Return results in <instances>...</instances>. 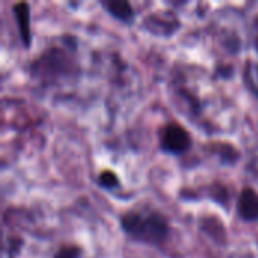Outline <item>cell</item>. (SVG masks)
Segmentation results:
<instances>
[{"label": "cell", "instance_id": "cell-9", "mask_svg": "<svg viewBox=\"0 0 258 258\" xmlns=\"http://www.w3.org/2000/svg\"><path fill=\"white\" fill-rule=\"evenodd\" d=\"M212 151L221 159L222 165H234L240 159L239 151L231 144H212Z\"/></svg>", "mask_w": 258, "mask_h": 258}, {"label": "cell", "instance_id": "cell-4", "mask_svg": "<svg viewBox=\"0 0 258 258\" xmlns=\"http://www.w3.org/2000/svg\"><path fill=\"white\" fill-rule=\"evenodd\" d=\"M142 27L145 32L154 36L171 38L180 30L181 21L172 11H159L147 15L142 20Z\"/></svg>", "mask_w": 258, "mask_h": 258}, {"label": "cell", "instance_id": "cell-7", "mask_svg": "<svg viewBox=\"0 0 258 258\" xmlns=\"http://www.w3.org/2000/svg\"><path fill=\"white\" fill-rule=\"evenodd\" d=\"M12 15L17 23V30L24 48L32 45V30H30V5L29 3H15L12 6Z\"/></svg>", "mask_w": 258, "mask_h": 258}, {"label": "cell", "instance_id": "cell-11", "mask_svg": "<svg viewBox=\"0 0 258 258\" xmlns=\"http://www.w3.org/2000/svg\"><path fill=\"white\" fill-rule=\"evenodd\" d=\"M82 255H83L82 246L74 243H67L56 249L53 258H82Z\"/></svg>", "mask_w": 258, "mask_h": 258}, {"label": "cell", "instance_id": "cell-1", "mask_svg": "<svg viewBox=\"0 0 258 258\" xmlns=\"http://www.w3.org/2000/svg\"><path fill=\"white\" fill-rule=\"evenodd\" d=\"M27 76L42 88H54L76 82L82 76L79 39L76 35H59L26 67Z\"/></svg>", "mask_w": 258, "mask_h": 258}, {"label": "cell", "instance_id": "cell-6", "mask_svg": "<svg viewBox=\"0 0 258 258\" xmlns=\"http://www.w3.org/2000/svg\"><path fill=\"white\" fill-rule=\"evenodd\" d=\"M100 6L121 24L130 26L135 23L136 12L133 5L127 0H101Z\"/></svg>", "mask_w": 258, "mask_h": 258}, {"label": "cell", "instance_id": "cell-8", "mask_svg": "<svg viewBox=\"0 0 258 258\" xmlns=\"http://www.w3.org/2000/svg\"><path fill=\"white\" fill-rule=\"evenodd\" d=\"M242 79L249 94L258 98V62L252 59H248L245 62L243 70H242Z\"/></svg>", "mask_w": 258, "mask_h": 258}, {"label": "cell", "instance_id": "cell-5", "mask_svg": "<svg viewBox=\"0 0 258 258\" xmlns=\"http://www.w3.org/2000/svg\"><path fill=\"white\" fill-rule=\"evenodd\" d=\"M237 218L246 224L258 222V192L254 187H243L237 197L236 203Z\"/></svg>", "mask_w": 258, "mask_h": 258}, {"label": "cell", "instance_id": "cell-10", "mask_svg": "<svg viewBox=\"0 0 258 258\" xmlns=\"http://www.w3.org/2000/svg\"><path fill=\"white\" fill-rule=\"evenodd\" d=\"M97 184H98L100 189H103L106 192H113V190H118L119 189L121 181H119V177L116 175L115 171L104 169V171H101L97 175Z\"/></svg>", "mask_w": 258, "mask_h": 258}, {"label": "cell", "instance_id": "cell-3", "mask_svg": "<svg viewBox=\"0 0 258 258\" xmlns=\"http://www.w3.org/2000/svg\"><path fill=\"white\" fill-rule=\"evenodd\" d=\"M157 145L166 156L181 157L192 150L194 139L190 132L177 121H168L157 132Z\"/></svg>", "mask_w": 258, "mask_h": 258}, {"label": "cell", "instance_id": "cell-12", "mask_svg": "<svg viewBox=\"0 0 258 258\" xmlns=\"http://www.w3.org/2000/svg\"><path fill=\"white\" fill-rule=\"evenodd\" d=\"M252 47L258 54V12L252 18Z\"/></svg>", "mask_w": 258, "mask_h": 258}, {"label": "cell", "instance_id": "cell-2", "mask_svg": "<svg viewBox=\"0 0 258 258\" xmlns=\"http://www.w3.org/2000/svg\"><path fill=\"white\" fill-rule=\"evenodd\" d=\"M121 231L133 242L162 248L171 237V222L159 209L141 204L121 213Z\"/></svg>", "mask_w": 258, "mask_h": 258}]
</instances>
